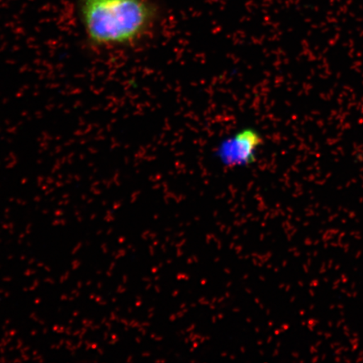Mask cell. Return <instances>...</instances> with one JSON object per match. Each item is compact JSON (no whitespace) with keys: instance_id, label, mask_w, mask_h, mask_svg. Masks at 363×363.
Returning a JSON list of instances; mask_svg holds the SVG:
<instances>
[{"instance_id":"obj_1","label":"cell","mask_w":363,"mask_h":363,"mask_svg":"<svg viewBox=\"0 0 363 363\" xmlns=\"http://www.w3.org/2000/svg\"><path fill=\"white\" fill-rule=\"evenodd\" d=\"M82 21L97 48L131 47L151 34L158 19L150 0H82Z\"/></svg>"},{"instance_id":"obj_2","label":"cell","mask_w":363,"mask_h":363,"mask_svg":"<svg viewBox=\"0 0 363 363\" xmlns=\"http://www.w3.org/2000/svg\"><path fill=\"white\" fill-rule=\"evenodd\" d=\"M262 135L254 128H244L220 144L216 157L229 169L248 167L256 162L262 144Z\"/></svg>"}]
</instances>
